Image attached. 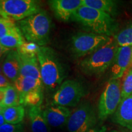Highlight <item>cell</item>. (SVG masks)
Here are the masks:
<instances>
[{
  "label": "cell",
  "mask_w": 132,
  "mask_h": 132,
  "mask_svg": "<svg viewBox=\"0 0 132 132\" xmlns=\"http://www.w3.org/2000/svg\"><path fill=\"white\" fill-rule=\"evenodd\" d=\"M71 20L78 23L88 32L99 35L113 37L118 31V23L113 16L82 5L74 13Z\"/></svg>",
  "instance_id": "1"
},
{
  "label": "cell",
  "mask_w": 132,
  "mask_h": 132,
  "mask_svg": "<svg viewBox=\"0 0 132 132\" xmlns=\"http://www.w3.org/2000/svg\"><path fill=\"white\" fill-rule=\"evenodd\" d=\"M44 87L55 92L65 77V71L58 54L52 48L40 47L37 54Z\"/></svg>",
  "instance_id": "2"
},
{
  "label": "cell",
  "mask_w": 132,
  "mask_h": 132,
  "mask_svg": "<svg viewBox=\"0 0 132 132\" xmlns=\"http://www.w3.org/2000/svg\"><path fill=\"white\" fill-rule=\"evenodd\" d=\"M20 30L28 42H33L40 47L48 44L52 28L50 16L44 9L26 18L18 23Z\"/></svg>",
  "instance_id": "3"
},
{
  "label": "cell",
  "mask_w": 132,
  "mask_h": 132,
  "mask_svg": "<svg viewBox=\"0 0 132 132\" xmlns=\"http://www.w3.org/2000/svg\"><path fill=\"white\" fill-rule=\"evenodd\" d=\"M119 46L113 37L92 53L87 55L80 63L82 73L87 75H100L111 67Z\"/></svg>",
  "instance_id": "4"
},
{
  "label": "cell",
  "mask_w": 132,
  "mask_h": 132,
  "mask_svg": "<svg viewBox=\"0 0 132 132\" xmlns=\"http://www.w3.org/2000/svg\"><path fill=\"white\" fill-rule=\"evenodd\" d=\"M111 37L90 32H77L71 37L69 45L70 53L75 58L86 56L106 44Z\"/></svg>",
  "instance_id": "5"
},
{
  "label": "cell",
  "mask_w": 132,
  "mask_h": 132,
  "mask_svg": "<svg viewBox=\"0 0 132 132\" xmlns=\"http://www.w3.org/2000/svg\"><path fill=\"white\" fill-rule=\"evenodd\" d=\"M86 94V88L81 81L77 80H67L62 82L54 92L52 103L67 108L75 107Z\"/></svg>",
  "instance_id": "6"
},
{
  "label": "cell",
  "mask_w": 132,
  "mask_h": 132,
  "mask_svg": "<svg viewBox=\"0 0 132 132\" xmlns=\"http://www.w3.org/2000/svg\"><path fill=\"white\" fill-rule=\"evenodd\" d=\"M97 118L92 105L82 102L71 113L67 123L69 132H88L95 127Z\"/></svg>",
  "instance_id": "7"
},
{
  "label": "cell",
  "mask_w": 132,
  "mask_h": 132,
  "mask_svg": "<svg viewBox=\"0 0 132 132\" xmlns=\"http://www.w3.org/2000/svg\"><path fill=\"white\" fill-rule=\"evenodd\" d=\"M121 81L120 79L111 80L105 86L98 104V118L104 120L113 115L121 101Z\"/></svg>",
  "instance_id": "8"
},
{
  "label": "cell",
  "mask_w": 132,
  "mask_h": 132,
  "mask_svg": "<svg viewBox=\"0 0 132 132\" xmlns=\"http://www.w3.org/2000/svg\"><path fill=\"white\" fill-rule=\"evenodd\" d=\"M0 7L14 21L22 20L41 9L35 0H0Z\"/></svg>",
  "instance_id": "9"
},
{
  "label": "cell",
  "mask_w": 132,
  "mask_h": 132,
  "mask_svg": "<svg viewBox=\"0 0 132 132\" xmlns=\"http://www.w3.org/2000/svg\"><path fill=\"white\" fill-rule=\"evenodd\" d=\"M132 59V46L119 47L111 65V80L121 78L129 66Z\"/></svg>",
  "instance_id": "10"
},
{
  "label": "cell",
  "mask_w": 132,
  "mask_h": 132,
  "mask_svg": "<svg viewBox=\"0 0 132 132\" xmlns=\"http://www.w3.org/2000/svg\"><path fill=\"white\" fill-rule=\"evenodd\" d=\"M48 3L56 18L62 21L71 20L74 13L82 5V0H50Z\"/></svg>",
  "instance_id": "11"
},
{
  "label": "cell",
  "mask_w": 132,
  "mask_h": 132,
  "mask_svg": "<svg viewBox=\"0 0 132 132\" xmlns=\"http://www.w3.org/2000/svg\"><path fill=\"white\" fill-rule=\"evenodd\" d=\"M71 113L69 108L56 105H50L42 111L43 116L50 128H62L67 125Z\"/></svg>",
  "instance_id": "12"
},
{
  "label": "cell",
  "mask_w": 132,
  "mask_h": 132,
  "mask_svg": "<svg viewBox=\"0 0 132 132\" xmlns=\"http://www.w3.org/2000/svg\"><path fill=\"white\" fill-rule=\"evenodd\" d=\"M112 121L132 131V94L120 101Z\"/></svg>",
  "instance_id": "13"
},
{
  "label": "cell",
  "mask_w": 132,
  "mask_h": 132,
  "mask_svg": "<svg viewBox=\"0 0 132 132\" xmlns=\"http://www.w3.org/2000/svg\"><path fill=\"white\" fill-rule=\"evenodd\" d=\"M20 62L16 50H11L4 57L2 72L11 82H14L20 76Z\"/></svg>",
  "instance_id": "14"
},
{
  "label": "cell",
  "mask_w": 132,
  "mask_h": 132,
  "mask_svg": "<svg viewBox=\"0 0 132 132\" xmlns=\"http://www.w3.org/2000/svg\"><path fill=\"white\" fill-rule=\"evenodd\" d=\"M19 54L20 62V75L42 81L40 67L37 56L31 57L26 56L19 53Z\"/></svg>",
  "instance_id": "15"
},
{
  "label": "cell",
  "mask_w": 132,
  "mask_h": 132,
  "mask_svg": "<svg viewBox=\"0 0 132 132\" xmlns=\"http://www.w3.org/2000/svg\"><path fill=\"white\" fill-rule=\"evenodd\" d=\"M28 117L31 132H50V127L43 116L40 106L30 107Z\"/></svg>",
  "instance_id": "16"
},
{
  "label": "cell",
  "mask_w": 132,
  "mask_h": 132,
  "mask_svg": "<svg viewBox=\"0 0 132 132\" xmlns=\"http://www.w3.org/2000/svg\"><path fill=\"white\" fill-rule=\"evenodd\" d=\"M14 85L19 92L20 98L29 92L38 89H44L42 81L20 75L14 82Z\"/></svg>",
  "instance_id": "17"
},
{
  "label": "cell",
  "mask_w": 132,
  "mask_h": 132,
  "mask_svg": "<svg viewBox=\"0 0 132 132\" xmlns=\"http://www.w3.org/2000/svg\"><path fill=\"white\" fill-rule=\"evenodd\" d=\"M82 6L105 12L111 16L118 13V3L113 0H82Z\"/></svg>",
  "instance_id": "18"
},
{
  "label": "cell",
  "mask_w": 132,
  "mask_h": 132,
  "mask_svg": "<svg viewBox=\"0 0 132 132\" xmlns=\"http://www.w3.org/2000/svg\"><path fill=\"white\" fill-rule=\"evenodd\" d=\"M24 42L23 36L17 26L12 32L0 39L1 45L9 50L18 48Z\"/></svg>",
  "instance_id": "19"
},
{
  "label": "cell",
  "mask_w": 132,
  "mask_h": 132,
  "mask_svg": "<svg viewBox=\"0 0 132 132\" xmlns=\"http://www.w3.org/2000/svg\"><path fill=\"white\" fill-rule=\"evenodd\" d=\"M2 114L6 123L18 124L23 120L25 110L22 105L5 107Z\"/></svg>",
  "instance_id": "20"
},
{
  "label": "cell",
  "mask_w": 132,
  "mask_h": 132,
  "mask_svg": "<svg viewBox=\"0 0 132 132\" xmlns=\"http://www.w3.org/2000/svg\"><path fill=\"white\" fill-rule=\"evenodd\" d=\"M44 94L43 89H38L29 92L20 98L21 105L29 107L39 106L42 103Z\"/></svg>",
  "instance_id": "21"
},
{
  "label": "cell",
  "mask_w": 132,
  "mask_h": 132,
  "mask_svg": "<svg viewBox=\"0 0 132 132\" xmlns=\"http://www.w3.org/2000/svg\"><path fill=\"white\" fill-rule=\"evenodd\" d=\"M113 38L119 47L132 46V23L117 32Z\"/></svg>",
  "instance_id": "22"
},
{
  "label": "cell",
  "mask_w": 132,
  "mask_h": 132,
  "mask_svg": "<svg viewBox=\"0 0 132 132\" xmlns=\"http://www.w3.org/2000/svg\"><path fill=\"white\" fill-rule=\"evenodd\" d=\"M2 105L4 107L21 105L19 92L14 85L9 86L6 88V94Z\"/></svg>",
  "instance_id": "23"
},
{
  "label": "cell",
  "mask_w": 132,
  "mask_h": 132,
  "mask_svg": "<svg viewBox=\"0 0 132 132\" xmlns=\"http://www.w3.org/2000/svg\"><path fill=\"white\" fill-rule=\"evenodd\" d=\"M125 72L121 85V100L132 94V65Z\"/></svg>",
  "instance_id": "24"
},
{
  "label": "cell",
  "mask_w": 132,
  "mask_h": 132,
  "mask_svg": "<svg viewBox=\"0 0 132 132\" xmlns=\"http://www.w3.org/2000/svg\"><path fill=\"white\" fill-rule=\"evenodd\" d=\"M40 46L35 43L24 42L22 45L16 48V51L19 54L26 56H37V53L40 49Z\"/></svg>",
  "instance_id": "25"
},
{
  "label": "cell",
  "mask_w": 132,
  "mask_h": 132,
  "mask_svg": "<svg viewBox=\"0 0 132 132\" xmlns=\"http://www.w3.org/2000/svg\"><path fill=\"white\" fill-rule=\"evenodd\" d=\"M16 26L14 21L0 16V39L12 32Z\"/></svg>",
  "instance_id": "26"
},
{
  "label": "cell",
  "mask_w": 132,
  "mask_h": 132,
  "mask_svg": "<svg viewBox=\"0 0 132 132\" xmlns=\"http://www.w3.org/2000/svg\"><path fill=\"white\" fill-rule=\"evenodd\" d=\"M0 132H24L23 124H11L5 123L0 127Z\"/></svg>",
  "instance_id": "27"
},
{
  "label": "cell",
  "mask_w": 132,
  "mask_h": 132,
  "mask_svg": "<svg viewBox=\"0 0 132 132\" xmlns=\"http://www.w3.org/2000/svg\"><path fill=\"white\" fill-rule=\"evenodd\" d=\"M12 85V82L3 73H0V88H6L9 86Z\"/></svg>",
  "instance_id": "28"
},
{
  "label": "cell",
  "mask_w": 132,
  "mask_h": 132,
  "mask_svg": "<svg viewBox=\"0 0 132 132\" xmlns=\"http://www.w3.org/2000/svg\"><path fill=\"white\" fill-rule=\"evenodd\" d=\"M10 50H11L6 48L3 47L1 44V43H0V59H2L4 56H6L9 53Z\"/></svg>",
  "instance_id": "29"
},
{
  "label": "cell",
  "mask_w": 132,
  "mask_h": 132,
  "mask_svg": "<svg viewBox=\"0 0 132 132\" xmlns=\"http://www.w3.org/2000/svg\"><path fill=\"white\" fill-rule=\"evenodd\" d=\"M88 132H106V127L105 126H102L100 127H95L90 130Z\"/></svg>",
  "instance_id": "30"
},
{
  "label": "cell",
  "mask_w": 132,
  "mask_h": 132,
  "mask_svg": "<svg viewBox=\"0 0 132 132\" xmlns=\"http://www.w3.org/2000/svg\"><path fill=\"white\" fill-rule=\"evenodd\" d=\"M6 94V88H0V105H2Z\"/></svg>",
  "instance_id": "31"
},
{
  "label": "cell",
  "mask_w": 132,
  "mask_h": 132,
  "mask_svg": "<svg viewBox=\"0 0 132 132\" xmlns=\"http://www.w3.org/2000/svg\"><path fill=\"white\" fill-rule=\"evenodd\" d=\"M0 16H1V17H3V18H4V19H6L11 20H12L10 19L9 16L4 12V11H3V10L1 9V7H0Z\"/></svg>",
  "instance_id": "32"
},
{
  "label": "cell",
  "mask_w": 132,
  "mask_h": 132,
  "mask_svg": "<svg viewBox=\"0 0 132 132\" xmlns=\"http://www.w3.org/2000/svg\"><path fill=\"white\" fill-rule=\"evenodd\" d=\"M5 123H6V122H5L4 117H3V114H0V127H1V125H3Z\"/></svg>",
  "instance_id": "33"
},
{
  "label": "cell",
  "mask_w": 132,
  "mask_h": 132,
  "mask_svg": "<svg viewBox=\"0 0 132 132\" xmlns=\"http://www.w3.org/2000/svg\"><path fill=\"white\" fill-rule=\"evenodd\" d=\"M2 61H3L2 59H0V73H3V72H2V65H3V62H2Z\"/></svg>",
  "instance_id": "34"
},
{
  "label": "cell",
  "mask_w": 132,
  "mask_h": 132,
  "mask_svg": "<svg viewBox=\"0 0 132 132\" xmlns=\"http://www.w3.org/2000/svg\"><path fill=\"white\" fill-rule=\"evenodd\" d=\"M5 107H4L3 106V105H0V114H1L3 113V111H4V109Z\"/></svg>",
  "instance_id": "35"
},
{
  "label": "cell",
  "mask_w": 132,
  "mask_h": 132,
  "mask_svg": "<svg viewBox=\"0 0 132 132\" xmlns=\"http://www.w3.org/2000/svg\"><path fill=\"white\" fill-rule=\"evenodd\" d=\"M107 132V131H106ZM108 132H119V131H116V130H111V131H108Z\"/></svg>",
  "instance_id": "36"
},
{
  "label": "cell",
  "mask_w": 132,
  "mask_h": 132,
  "mask_svg": "<svg viewBox=\"0 0 132 132\" xmlns=\"http://www.w3.org/2000/svg\"><path fill=\"white\" fill-rule=\"evenodd\" d=\"M131 65H132V59H131Z\"/></svg>",
  "instance_id": "37"
}]
</instances>
